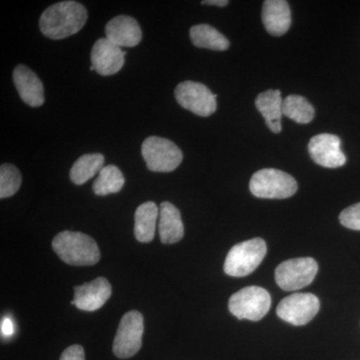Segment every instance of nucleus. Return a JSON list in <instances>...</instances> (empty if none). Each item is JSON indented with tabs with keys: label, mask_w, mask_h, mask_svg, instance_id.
<instances>
[{
	"label": "nucleus",
	"mask_w": 360,
	"mask_h": 360,
	"mask_svg": "<svg viewBox=\"0 0 360 360\" xmlns=\"http://www.w3.org/2000/svg\"><path fill=\"white\" fill-rule=\"evenodd\" d=\"M86 8L77 1H61L45 9L39 18L40 32L51 39H63L84 28Z\"/></svg>",
	"instance_id": "nucleus-1"
},
{
	"label": "nucleus",
	"mask_w": 360,
	"mask_h": 360,
	"mask_svg": "<svg viewBox=\"0 0 360 360\" xmlns=\"http://www.w3.org/2000/svg\"><path fill=\"white\" fill-rule=\"evenodd\" d=\"M52 248L63 262L75 266L94 265L101 259L96 240L82 232H60L52 240Z\"/></svg>",
	"instance_id": "nucleus-2"
},
{
	"label": "nucleus",
	"mask_w": 360,
	"mask_h": 360,
	"mask_svg": "<svg viewBox=\"0 0 360 360\" xmlns=\"http://www.w3.org/2000/svg\"><path fill=\"white\" fill-rule=\"evenodd\" d=\"M266 252V243L262 238L238 243L229 250L225 258L224 272L232 277L250 276L262 264Z\"/></svg>",
	"instance_id": "nucleus-3"
},
{
	"label": "nucleus",
	"mask_w": 360,
	"mask_h": 360,
	"mask_svg": "<svg viewBox=\"0 0 360 360\" xmlns=\"http://www.w3.org/2000/svg\"><path fill=\"white\" fill-rule=\"evenodd\" d=\"M297 182L290 174L274 168L258 170L251 177V193L258 198L284 200L297 191Z\"/></svg>",
	"instance_id": "nucleus-4"
},
{
	"label": "nucleus",
	"mask_w": 360,
	"mask_h": 360,
	"mask_svg": "<svg viewBox=\"0 0 360 360\" xmlns=\"http://www.w3.org/2000/svg\"><path fill=\"white\" fill-rule=\"evenodd\" d=\"M142 158L153 172H172L179 167L184 155L179 146L160 136H149L141 146Z\"/></svg>",
	"instance_id": "nucleus-5"
},
{
	"label": "nucleus",
	"mask_w": 360,
	"mask_h": 360,
	"mask_svg": "<svg viewBox=\"0 0 360 360\" xmlns=\"http://www.w3.org/2000/svg\"><path fill=\"white\" fill-rule=\"evenodd\" d=\"M271 307L269 291L260 286H248L229 298V309L238 319L258 321L264 319Z\"/></svg>",
	"instance_id": "nucleus-6"
},
{
	"label": "nucleus",
	"mask_w": 360,
	"mask_h": 360,
	"mask_svg": "<svg viewBox=\"0 0 360 360\" xmlns=\"http://www.w3.org/2000/svg\"><path fill=\"white\" fill-rule=\"evenodd\" d=\"M319 271V264L311 257L295 258L286 260L276 269V281L281 290H300L314 281Z\"/></svg>",
	"instance_id": "nucleus-7"
},
{
	"label": "nucleus",
	"mask_w": 360,
	"mask_h": 360,
	"mask_svg": "<svg viewBox=\"0 0 360 360\" xmlns=\"http://www.w3.org/2000/svg\"><path fill=\"white\" fill-rule=\"evenodd\" d=\"M143 330L141 312L132 310L123 315L113 341V354L118 359H129L136 354L141 348Z\"/></svg>",
	"instance_id": "nucleus-8"
},
{
	"label": "nucleus",
	"mask_w": 360,
	"mask_h": 360,
	"mask_svg": "<svg viewBox=\"0 0 360 360\" xmlns=\"http://www.w3.org/2000/svg\"><path fill=\"white\" fill-rule=\"evenodd\" d=\"M174 96L180 106L194 115L207 117L217 111V94L200 82H181L174 90Z\"/></svg>",
	"instance_id": "nucleus-9"
},
{
	"label": "nucleus",
	"mask_w": 360,
	"mask_h": 360,
	"mask_svg": "<svg viewBox=\"0 0 360 360\" xmlns=\"http://www.w3.org/2000/svg\"><path fill=\"white\" fill-rule=\"evenodd\" d=\"M319 300L312 293H293L279 302L276 314L292 326H305L319 314Z\"/></svg>",
	"instance_id": "nucleus-10"
},
{
	"label": "nucleus",
	"mask_w": 360,
	"mask_h": 360,
	"mask_svg": "<svg viewBox=\"0 0 360 360\" xmlns=\"http://www.w3.org/2000/svg\"><path fill=\"white\" fill-rule=\"evenodd\" d=\"M309 153L316 165L326 168H338L347 162L341 150V141L338 135L321 134L310 139Z\"/></svg>",
	"instance_id": "nucleus-11"
},
{
	"label": "nucleus",
	"mask_w": 360,
	"mask_h": 360,
	"mask_svg": "<svg viewBox=\"0 0 360 360\" xmlns=\"http://www.w3.org/2000/svg\"><path fill=\"white\" fill-rule=\"evenodd\" d=\"M125 52L122 47L108 39L97 40L91 49L92 65L94 70L103 77H110L122 70L124 65Z\"/></svg>",
	"instance_id": "nucleus-12"
},
{
	"label": "nucleus",
	"mask_w": 360,
	"mask_h": 360,
	"mask_svg": "<svg viewBox=\"0 0 360 360\" xmlns=\"http://www.w3.org/2000/svg\"><path fill=\"white\" fill-rule=\"evenodd\" d=\"M111 293L112 288L110 281L104 277H97L90 283L75 286V300L71 304L84 311H96L110 300Z\"/></svg>",
	"instance_id": "nucleus-13"
},
{
	"label": "nucleus",
	"mask_w": 360,
	"mask_h": 360,
	"mask_svg": "<svg viewBox=\"0 0 360 360\" xmlns=\"http://www.w3.org/2000/svg\"><path fill=\"white\" fill-rule=\"evenodd\" d=\"M13 82L20 98L30 108L44 103V89L41 80L27 66L20 65L13 70Z\"/></svg>",
	"instance_id": "nucleus-14"
},
{
	"label": "nucleus",
	"mask_w": 360,
	"mask_h": 360,
	"mask_svg": "<svg viewBox=\"0 0 360 360\" xmlns=\"http://www.w3.org/2000/svg\"><path fill=\"white\" fill-rule=\"evenodd\" d=\"M105 34L106 39L120 47H134L142 40L141 25L129 15H118L108 21Z\"/></svg>",
	"instance_id": "nucleus-15"
},
{
	"label": "nucleus",
	"mask_w": 360,
	"mask_h": 360,
	"mask_svg": "<svg viewBox=\"0 0 360 360\" xmlns=\"http://www.w3.org/2000/svg\"><path fill=\"white\" fill-rule=\"evenodd\" d=\"M262 23L274 37H281L291 25L290 4L285 0H265L262 6Z\"/></svg>",
	"instance_id": "nucleus-16"
},
{
	"label": "nucleus",
	"mask_w": 360,
	"mask_h": 360,
	"mask_svg": "<svg viewBox=\"0 0 360 360\" xmlns=\"http://www.w3.org/2000/svg\"><path fill=\"white\" fill-rule=\"evenodd\" d=\"M160 236L163 245L179 243L184 236L181 215L176 206L165 201L160 208Z\"/></svg>",
	"instance_id": "nucleus-17"
},
{
	"label": "nucleus",
	"mask_w": 360,
	"mask_h": 360,
	"mask_svg": "<svg viewBox=\"0 0 360 360\" xmlns=\"http://www.w3.org/2000/svg\"><path fill=\"white\" fill-rule=\"evenodd\" d=\"M283 99L279 90L269 89L258 94L255 99V106L257 110L264 116L269 129L274 134H279L283 117Z\"/></svg>",
	"instance_id": "nucleus-18"
},
{
	"label": "nucleus",
	"mask_w": 360,
	"mask_h": 360,
	"mask_svg": "<svg viewBox=\"0 0 360 360\" xmlns=\"http://www.w3.org/2000/svg\"><path fill=\"white\" fill-rule=\"evenodd\" d=\"M160 212L153 201L142 203L134 214V234L141 243H150L155 238L156 220Z\"/></svg>",
	"instance_id": "nucleus-19"
},
{
	"label": "nucleus",
	"mask_w": 360,
	"mask_h": 360,
	"mask_svg": "<svg viewBox=\"0 0 360 360\" xmlns=\"http://www.w3.org/2000/svg\"><path fill=\"white\" fill-rule=\"evenodd\" d=\"M189 35H191V39L194 46L198 47V49L224 51L231 46L229 40L217 28L210 25L193 26L189 32Z\"/></svg>",
	"instance_id": "nucleus-20"
},
{
	"label": "nucleus",
	"mask_w": 360,
	"mask_h": 360,
	"mask_svg": "<svg viewBox=\"0 0 360 360\" xmlns=\"http://www.w3.org/2000/svg\"><path fill=\"white\" fill-rule=\"evenodd\" d=\"M104 156L101 153H90L80 156L71 167L70 177L77 186H82L96 174H99L104 165Z\"/></svg>",
	"instance_id": "nucleus-21"
},
{
	"label": "nucleus",
	"mask_w": 360,
	"mask_h": 360,
	"mask_svg": "<svg viewBox=\"0 0 360 360\" xmlns=\"http://www.w3.org/2000/svg\"><path fill=\"white\" fill-rule=\"evenodd\" d=\"M283 113L300 124H307L314 118L315 110L305 97L291 94L283 99Z\"/></svg>",
	"instance_id": "nucleus-22"
},
{
	"label": "nucleus",
	"mask_w": 360,
	"mask_h": 360,
	"mask_svg": "<svg viewBox=\"0 0 360 360\" xmlns=\"http://www.w3.org/2000/svg\"><path fill=\"white\" fill-rule=\"evenodd\" d=\"M125 179L122 170L115 165L104 167L94 181L92 189L96 195L104 196L117 193L124 186Z\"/></svg>",
	"instance_id": "nucleus-23"
},
{
	"label": "nucleus",
	"mask_w": 360,
	"mask_h": 360,
	"mask_svg": "<svg viewBox=\"0 0 360 360\" xmlns=\"http://www.w3.org/2000/svg\"><path fill=\"white\" fill-rule=\"evenodd\" d=\"M21 186L20 170L13 165H2L0 167V198H11L18 193Z\"/></svg>",
	"instance_id": "nucleus-24"
},
{
	"label": "nucleus",
	"mask_w": 360,
	"mask_h": 360,
	"mask_svg": "<svg viewBox=\"0 0 360 360\" xmlns=\"http://www.w3.org/2000/svg\"><path fill=\"white\" fill-rule=\"evenodd\" d=\"M340 221L347 229L360 231V202L355 203L341 212Z\"/></svg>",
	"instance_id": "nucleus-25"
},
{
	"label": "nucleus",
	"mask_w": 360,
	"mask_h": 360,
	"mask_svg": "<svg viewBox=\"0 0 360 360\" xmlns=\"http://www.w3.org/2000/svg\"><path fill=\"white\" fill-rule=\"evenodd\" d=\"M60 360H85L84 347L82 345H71L61 354Z\"/></svg>",
	"instance_id": "nucleus-26"
},
{
	"label": "nucleus",
	"mask_w": 360,
	"mask_h": 360,
	"mask_svg": "<svg viewBox=\"0 0 360 360\" xmlns=\"http://www.w3.org/2000/svg\"><path fill=\"white\" fill-rule=\"evenodd\" d=\"M0 328H1L2 335H4V338H9V336L13 335L14 333L13 321H11V319H8V317L2 319Z\"/></svg>",
	"instance_id": "nucleus-27"
},
{
	"label": "nucleus",
	"mask_w": 360,
	"mask_h": 360,
	"mask_svg": "<svg viewBox=\"0 0 360 360\" xmlns=\"http://www.w3.org/2000/svg\"><path fill=\"white\" fill-rule=\"evenodd\" d=\"M201 4H206V6L224 7L226 6L229 2L227 1V0H205V1L201 2Z\"/></svg>",
	"instance_id": "nucleus-28"
},
{
	"label": "nucleus",
	"mask_w": 360,
	"mask_h": 360,
	"mask_svg": "<svg viewBox=\"0 0 360 360\" xmlns=\"http://www.w3.org/2000/svg\"><path fill=\"white\" fill-rule=\"evenodd\" d=\"M89 70H90V71H94V66H90Z\"/></svg>",
	"instance_id": "nucleus-29"
}]
</instances>
